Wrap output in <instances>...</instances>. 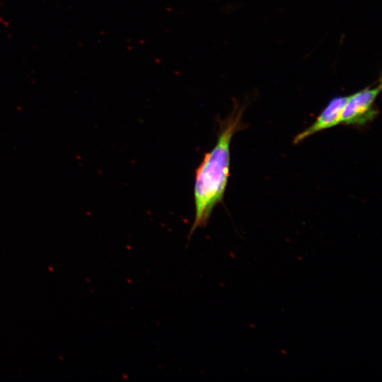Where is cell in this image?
<instances>
[{
  "label": "cell",
  "instance_id": "7a4b0ae2",
  "mask_svg": "<svg viewBox=\"0 0 382 382\" xmlns=\"http://www.w3.org/2000/svg\"><path fill=\"white\" fill-rule=\"evenodd\" d=\"M381 90V83L374 88L366 87L349 95L345 104L340 123L347 125H364L377 115L375 100Z\"/></svg>",
  "mask_w": 382,
  "mask_h": 382
},
{
  "label": "cell",
  "instance_id": "6da1fadb",
  "mask_svg": "<svg viewBox=\"0 0 382 382\" xmlns=\"http://www.w3.org/2000/svg\"><path fill=\"white\" fill-rule=\"evenodd\" d=\"M243 109L236 105L230 115L220 123L213 149L204 154L195 174L193 197L195 216L188 241L198 228L207 224L215 207L222 202L230 170V144L242 126Z\"/></svg>",
  "mask_w": 382,
  "mask_h": 382
},
{
  "label": "cell",
  "instance_id": "3957f363",
  "mask_svg": "<svg viewBox=\"0 0 382 382\" xmlns=\"http://www.w3.org/2000/svg\"><path fill=\"white\" fill-rule=\"evenodd\" d=\"M349 96H337L332 98L316 121L303 131L298 134L294 139V144H298L308 137L331 127L340 123L343 108Z\"/></svg>",
  "mask_w": 382,
  "mask_h": 382
}]
</instances>
